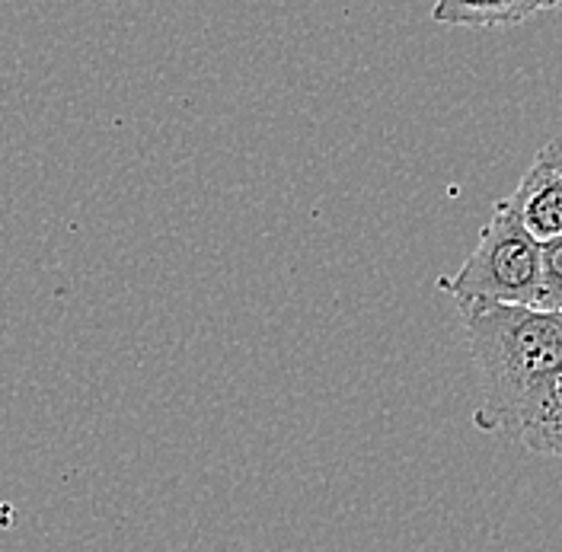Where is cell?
<instances>
[{
	"instance_id": "cell-1",
	"label": "cell",
	"mask_w": 562,
	"mask_h": 552,
	"mask_svg": "<svg viewBox=\"0 0 562 552\" xmlns=\"http://www.w3.org/2000/svg\"><path fill=\"white\" fill-rule=\"evenodd\" d=\"M460 316L483 390L480 428L521 438L562 378V311L483 304Z\"/></svg>"
},
{
	"instance_id": "cell-2",
	"label": "cell",
	"mask_w": 562,
	"mask_h": 552,
	"mask_svg": "<svg viewBox=\"0 0 562 552\" xmlns=\"http://www.w3.org/2000/svg\"><path fill=\"white\" fill-rule=\"evenodd\" d=\"M540 246L512 202H498L486 221L470 259L445 278L441 288L454 297L460 311L483 304H518L533 307L540 288Z\"/></svg>"
},
{
	"instance_id": "cell-3",
	"label": "cell",
	"mask_w": 562,
	"mask_h": 552,
	"mask_svg": "<svg viewBox=\"0 0 562 552\" xmlns=\"http://www.w3.org/2000/svg\"><path fill=\"white\" fill-rule=\"evenodd\" d=\"M515 214L540 243L562 237V173L533 160L518 189L508 195Z\"/></svg>"
},
{
	"instance_id": "cell-4",
	"label": "cell",
	"mask_w": 562,
	"mask_h": 552,
	"mask_svg": "<svg viewBox=\"0 0 562 552\" xmlns=\"http://www.w3.org/2000/svg\"><path fill=\"white\" fill-rule=\"evenodd\" d=\"M543 10H557V3L553 0H435L431 20L441 26L495 30V26H518Z\"/></svg>"
},
{
	"instance_id": "cell-5",
	"label": "cell",
	"mask_w": 562,
	"mask_h": 552,
	"mask_svg": "<svg viewBox=\"0 0 562 552\" xmlns=\"http://www.w3.org/2000/svg\"><path fill=\"white\" fill-rule=\"evenodd\" d=\"M518 441L533 453L562 457V378L557 380V386L550 390V396L543 399L537 415L527 421V428L521 431Z\"/></svg>"
},
{
	"instance_id": "cell-6",
	"label": "cell",
	"mask_w": 562,
	"mask_h": 552,
	"mask_svg": "<svg viewBox=\"0 0 562 552\" xmlns=\"http://www.w3.org/2000/svg\"><path fill=\"white\" fill-rule=\"evenodd\" d=\"M533 307L562 311V237L540 246V288Z\"/></svg>"
},
{
	"instance_id": "cell-7",
	"label": "cell",
	"mask_w": 562,
	"mask_h": 552,
	"mask_svg": "<svg viewBox=\"0 0 562 552\" xmlns=\"http://www.w3.org/2000/svg\"><path fill=\"white\" fill-rule=\"evenodd\" d=\"M537 160H540V164H547V167H553V170H560V173H562V135H557L553 140H547V144L540 147Z\"/></svg>"
},
{
	"instance_id": "cell-8",
	"label": "cell",
	"mask_w": 562,
	"mask_h": 552,
	"mask_svg": "<svg viewBox=\"0 0 562 552\" xmlns=\"http://www.w3.org/2000/svg\"><path fill=\"white\" fill-rule=\"evenodd\" d=\"M553 3H557V10H562V0H553Z\"/></svg>"
}]
</instances>
